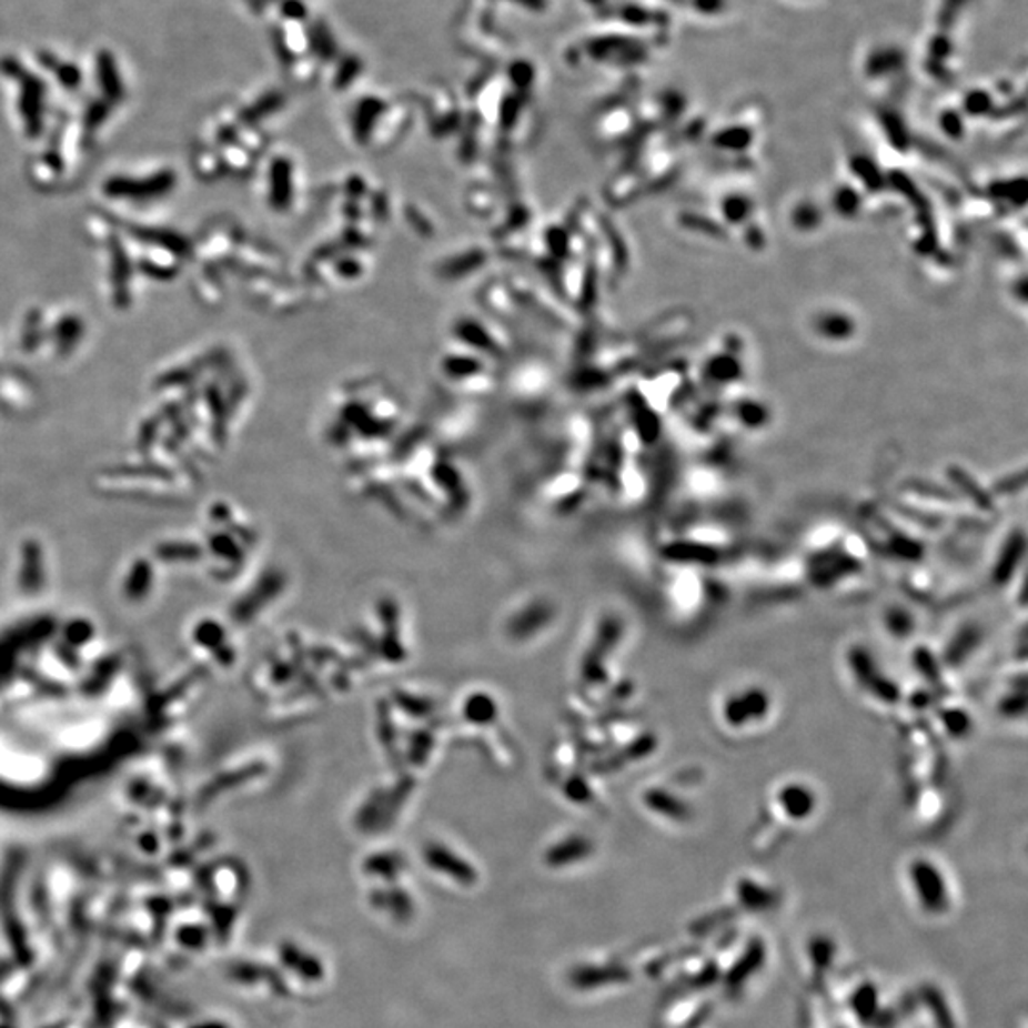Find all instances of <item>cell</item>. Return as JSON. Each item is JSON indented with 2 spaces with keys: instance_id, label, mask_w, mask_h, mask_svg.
<instances>
[{
  "instance_id": "1",
  "label": "cell",
  "mask_w": 1028,
  "mask_h": 1028,
  "mask_svg": "<svg viewBox=\"0 0 1028 1028\" xmlns=\"http://www.w3.org/2000/svg\"><path fill=\"white\" fill-rule=\"evenodd\" d=\"M769 697L764 689L747 688L735 692L722 707L724 720L732 728H747L753 722H760L768 716Z\"/></svg>"
},
{
  "instance_id": "5",
  "label": "cell",
  "mask_w": 1028,
  "mask_h": 1028,
  "mask_svg": "<svg viewBox=\"0 0 1028 1028\" xmlns=\"http://www.w3.org/2000/svg\"><path fill=\"white\" fill-rule=\"evenodd\" d=\"M429 863H431L433 867L439 868V870L450 873V875L454 876L455 880L461 881V884H471V881H474L473 870H471L467 865L457 861L452 855H447L446 851L431 849Z\"/></svg>"
},
{
  "instance_id": "3",
  "label": "cell",
  "mask_w": 1028,
  "mask_h": 1028,
  "mask_svg": "<svg viewBox=\"0 0 1028 1028\" xmlns=\"http://www.w3.org/2000/svg\"><path fill=\"white\" fill-rule=\"evenodd\" d=\"M849 663H851V668H854V675L857 676V682L865 681L868 678V688L876 692V695L880 697L881 702L895 703L899 699V688L895 686L894 682L886 681V676L880 675L875 678V665H873V659L868 657L865 649H857L849 657Z\"/></svg>"
},
{
  "instance_id": "2",
  "label": "cell",
  "mask_w": 1028,
  "mask_h": 1028,
  "mask_svg": "<svg viewBox=\"0 0 1028 1028\" xmlns=\"http://www.w3.org/2000/svg\"><path fill=\"white\" fill-rule=\"evenodd\" d=\"M913 884H915L916 895L924 901L929 910H941L947 905V888L943 875L931 863L926 859H918L913 870Z\"/></svg>"
},
{
  "instance_id": "4",
  "label": "cell",
  "mask_w": 1028,
  "mask_h": 1028,
  "mask_svg": "<svg viewBox=\"0 0 1028 1028\" xmlns=\"http://www.w3.org/2000/svg\"><path fill=\"white\" fill-rule=\"evenodd\" d=\"M777 800H779L783 812L790 819H796V822L809 817V814L815 808L814 793L808 787H804V783H787L777 793Z\"/></svg>"
}]
</instances>
